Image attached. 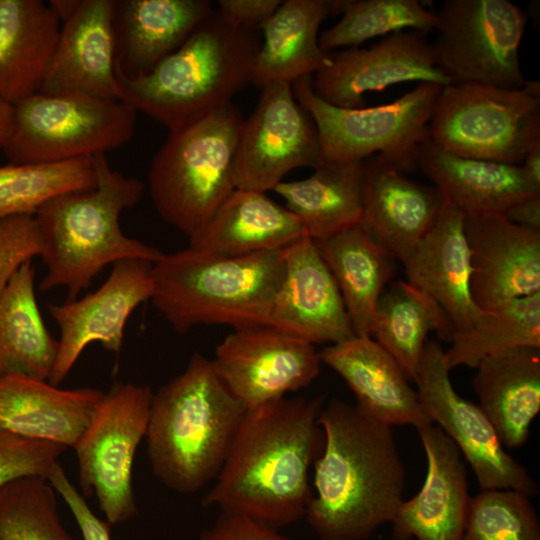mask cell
I'll return each instance as SVG.
<instances>
[{"mask_svg":"<svg viewBox=\"0 0 540 540\" xmlns=\"http://www.w3.org/2000/svg\"><path fill=\"white\" fill-rule=\"evenodd\" d=\"M0 540H76L62 523L56 491L46 479L21 477L0 491Z\"/></svg>","mask_w":540,"mask_h":540,"instance_id":"39","label":"cell"},{"mask_svg":"<svg viewBox=\"0 0 540 540\" xmlns=\"http://www.w3.org/2000/svg\"><path fill=\"white\" fill-rule=\"evenodd\" d=\"M361 225L401 263L433 225L442 196L433 186L406 176L380 155L363 160Z\"/></svg>","mask_w":540,"mask_h":540,"instance_id":"23","label":"cell"},{"mask_svg":"<svg viewBox=\"0 0 540 540\" xmlns=\"http://www.w3.org/2000/svg\"><path fill=\"white\" fill-rule=\"evenodd\" d=\"M61 21L42 0H0V100L16 105L40 92Z\"/></svg>","mask_w":540,"mask_h":540,"instance_id":"29","label":"cell"},{"mask_svg":"<svg viewBox=\"0 0 540 540\" xmlns=\"http://www.w3.org/2000/svg\"><path fill=\"white\" fill-rule=\"evenodd\" d=\"M305 235L300 220L285 206L263 192L236 188L188 246L240 256L282 250Z\"/></svg>","mask_w":540,"mask_h":540,"instance_id":"30","label":"cell"},{"mask_svg":"<svg viewBox=\"0 0 540 540\" xmlns=\"http://www.w3.org/2000/svg\"><path fill=\"white\" fill-rule=\"evenodd\" d=\"M153 391L115 382L104 393L89 425L73 447L84 497L95 495L111 525L138 512L132 482L136 450L146 436Z\"/></svg>","mask_w":540,"mask_h":540,"instance_id":"12","label":"cell"},{"mask_svg":"<svg viewBox=\"0 0 540 540\" xmlns=\"http://www.w3.org/2000/svg\"><path fill=\"white\" fill-rule=\"evenodd\" d=\"M314 241L340 290L354 334L371 336L376 307L396 272V259L361 224Z\"/></svg>","mask_w":540,"mask_h":540,"instance_id":"32","label":"cell"},{"mask_svg":"<svg viewBox=\"0 0 540 540\" xmlns=\"http://www.w3.org/2000/svg\"><path fill=\"white\" fill-rule=\"evenodd\" d=\"M92 159L95 187L60 195L34 215L42 240L40 257L47 267L39 289L63 287L67 301L76 299L109 264L125 259L155 263L164 254L126 236L119 224L122 211L141 200L144 182L113 170L106 154Z\"/></svg>","mask_w":540,"mask_h":540,"instance_id":"4","label":"cell"},{"mask_svg":"<svg viewBox=\"0 0 540 540\" xmlns=\"http://www.w3.org/2000/svg\"><path fill=\"white\" fill-rule=\"evenodd\" d=\"M137 112L121 100L37 93L14 105L9 163L59 162L106 154L129 142Z\"/></svg>","mask_w":540,"mask_h":540,"instance_id":"10","label":"cell"},{"mask_svg":"<svg viewBox=\"0 0 540 540\" xmlns=\"http://www.w3.org/2000/svg\"><path fill=\"white\" fill-rule=\"evenodd\" d=\"M153 263L125 259L113 264L104 283L81 299L49 305L60 330L57 356L48 382L57 386L69 374L84 349L93 342L119 352L126 322L154 292Z\"/></svg>","mask_w":540,"mask_h":540,"instance_id":"16","label":"cell"},{"mask_svg":"<svg viewBox=\"0 0 540 540\" xmlns=\"http://www.w3.org/2000/svg\"><path fill=\"white\" fill-rule=\"evenodd\" d=\"M42 254V240L34 215L0 219V296L26 262Z\"/></svg>","mask_w":540,"mask_h":540,"instance_id":"42","label":"cell"},{"mask_svg":"<svg viewBox=\"0 0 540 540\" xmlns=\"http://www.w3.org/2000/svg\"><path fill=\"white\" fill-rule=\"evenodd\" d=\"M470 250V290L481 310L540 292V231L502 214L464 216Z\"/></svg>","mask_w":540,"mask_h":540,"instance_id":"20","label":"cell"},{"mask_svg":"<svg viewBox=\"0 0 540 540\" xmlns=\"http://www.w3.org/2000/svg\"><path fill=\"white\" fill-rule=\"evenodd\" d=\"M14 106L0 100V149L6 145L13 126Z\"/></svg>","mask_w":540,"mask_h":540,"instance_id":"48","label":"cell"},{"mask_svg":"<svg viewBox=\"0 0 540 540\" xmlns=\"http://www.w3.org/2000/svg\"><path fill=\"white\" fill-rule=\"evenodd\" d=\"M442 86L420 83L395 101L374 107L340 108L313 90L312 76L292 84L295 98L318 129L322 160L348 162L380 155L404 173L417 168L421 146Z\"/></svg>","mask_w":540,"mask_h":540,"instance_id":"9","label":"cell"},{"mask_svg":"<svg viewBox=\"0 0 540 540\" xmlns=\"http://www.w3.org/2000/svg\"><path fill=\"white\" fill-rule=\"evenodd\" d=\"M244 117L230 103L169 132L149 172L159 216L188 238L197 233L236 189L233 161Z\"/></svg>","mask_w":540,"mask_h":540,"instance_id":"7","label":"cell"},{"mask_svg":"<svg viewBox=\"0 0 540 540\" xmlns=\"http://www.w3.org/2000/svg\"><path fill=\"white\" fill-rule=\"evenodd\" d=\"M284 274L268 326L312 345L354 335L340 290L315 241L305 235L283 249Z\"/></svg>","mask_w":540,"mask_h":540,"instance_id":"19","label":"cell"},{"mask_svg":"<svg viewBox=\"0 0 540 540\" xmlns=\"http://www.w3.org/2000/svg\"><path fill=\"white\" fill-rule=\"evenodd\" d=\"M416 163L464 216L503 214L516 202L540 194L520 165L457 156L430 141L421 146Z\"/></svg>","mask_w":540,"mask_h":540,"instance_id":"28","label":"cell"},{"mask_svg":"<svg viewBox=\"0 0 540 540\" xmlns=\"http://www.w3.org/2000/svg\"><path fill=\"white\" fill-rule=\"evenodd\" d=\"M281 3V0H219L215 9L233 26L260 30Z\"/></svg>","mask_w":540,"mask_h":540,"instance_id":"45","label":"cell"},{"mask_svg":"<svg viewBox=\"0 0 540 540\" xmlns=\"http://www.w3.org/2000/svg\"><path fill=\"white\" fill-rule=\"evenodd\" d=\"M431 43L436 66L451 84L520 89L527 80L519 48L527 17L508 0H446Z\"/></svg>","mask_w":540,"mask_h":540,"instance_id":"11","label":"cell"},{"mask_svg":"<svg viewBox=\"0 0 540 540\" xmlns=\"http://www.w3.org/2000/svg\"><path fill=\"white\" fill-rule=\"evenodd\" d=\"M319 356L346 382L365 415L390 427L432 424L398 363L371 336L354 334Z\"/></svg>","mask_w":540,"mask_h":540,"instance_id":"22","label":"cell"},{"mask_svg":"<svg viewBox=\"0 0 540 540\" xmlns=\"http://www.w3.org/2000/svg\"><path fill=\"white\" fill-rule=\"evenodd\" d=\"M199 540H292L278 529L247 517L221 513L215 523L205 529Z\"/></svg>","mask_w":540,"mask_h":540,"instance_id":"44","label":"cell"},{"mask_svg":"<svg viewBox=\"0 0 540 540\" xmlns=\"http://www.w3.org/2000/svg\"><path fill=\"white\" fill-rule=\"evenodd\" d=\"M47 481L69 507L83 540H111V525L106 520L100 519L90 509L85 497L70 481L59 462L51 468Z\"/></svg>","mask_w":540,"mask_h":540,"instance_id":"43","label":"cell"},{"mask_svg":"<svg viewBox=\"0 0 540 540\" xmlns=\"http://www.w3.org/2000/svg\"><path fill=\"white\" fill-rule=\"evenodd\" d=\"M322 162L318 129L294 96L292 85L273 83L261 89L244 119L233 161L236 188L265 193L293 169Z\"/></svg>","mask_w":540,"mask_h":540,"instance_id":"14","label":"cell"},{"mask_svg":"<svg viewBox=\"0 0 540 540\" xmlns=\"http://www.w3.org/2000/svg\"><path fill=\"white\" fill-rule=\"evenodd\" d=\"M502 215L515 225L540 231V194L516 202Z\"/></svg>","mask_w":540,"mask_h":540,"instance_id":"46","label":"cell"},{"mask_svg":"<svg viewBox=\"0 0 540 540\" xmlns=\"http://www.w3.org/2000/svg\"><path fill=\"white\" fill-rule=\"evenodd\" d=\"M336 12L342 18L319 36L320 48L328 53L405 30L427 35L437 24L436 12L418 0H340L334 1Z\"/></svg>","mask_w":540,"mask_h":540,"instance_id":"38","label":"cell"},{"mask_svg":"<svg viewBox=\"0 0 540 540\" xmlns=\"http://www.w3.org/2000/svg\"><path fill=\"white\" fill-rule=\"evenodd\" d=\"M260 30L236 27L217 10L148 74L116 75L119 100L164 125L183 128L232 103L252 80Z\"/></svg>","mask_w":540,"mask_h":540,"instance_id":"3","label":"cell"},{"mask_svg":"<svg viewBox=\"0 0 540 540\" xmlns=\"http://www.w3.org/2000/svg\"><path fill=\"white\" fill-rule=\"evenodd\" d=\"M66 449L54 442L0 431V491L21 477L38 476L47 480L51 468Z\"/></svg>","mask_w":540,"mask_h":540,"instance_id":"41","label":"cell"},{"mask_svg":"<svg viewBox=\"0 0 540 540\" xmlns=\"http://www.w3.org/2000/svg\"><path fill=\"white\" fill-rule=\"evenodd\" d=\"M449 372L441 345L427 340L413 382L432 424L437 423L459 449L481 490L511 489L537 496L535 479L506 451L480 407L456 392Z\"/></svg>","mask_w":540,"mask_h":540,"instance_id":"13","label":"cell"},{"mask_svg":"<svg viewBox=\"0 0 540 540\" xmlns=\"http://www.w3.org/2000/svg\"><path fill=\"white\" fill-rule=\"evenodd\" d=\"M283 274V249L229 256L188 246L153 263L151 301L181 334L198 325L263 326Z\"/></svg>","mask_w":540,"mask_h":540,"instance_id":"6","label":"cell"},{"mask_svg":"<svg viewBox=\"0 0 540 540\" xmlns=\"http://www.w3.org/2000/svg\"><path fill=\"white\" fill-rule=\"evenodd\" d=\"M61 21L39 93L119 100L115 75L114 0H51Z\"/></svg>","mask_w":540,"mask_h":540,"instance_id":"18","label":"cell"},{"mask_svg":"<svg viewBox=\"0 0 540 540\" xmlns=\"http://www.w3.org/2000/svg\"><path fill=\"white\" fill-rule=\"evenodd\" d=\"M515 347L540 349V292L483 310L468 330L454 334L444 360L449 371L475 369L485 357Z\"/></svg>","mask_w":540,"mask_h":540,"instance_id":"36","label":"cell"},{"mask_svg":"<svg viewBox=\"0 0 540 540\" xmlns=\"http://www.w3.org/2000/svg\"><path fill=\"white\" fill-rule=\"evenodd\" d=\"M521 163L520 166L527 177L540 188V143L528 150Z\"/></svg>","mask_w":540,"mask_h":540,"instance_id":"47","label":"cell"},{"mask_svg":"<svg viewBox=\"0 0 540 540\" xmlns=\"http://www.w3.org/2000/svg\"><path fill=\"white\" fill-rule=\"evenodd\" d=\"M103 395L91 387L61 389L47 380L0 377V431L73 448Z\"/></svg>","mask_w":540,"mask_h":540,"instance_id":"26","label":"cell"},{"mask_svg":"<svg viewBox=\"0 0 540 540\" xmlns=\"http://www.w3.org/2000/svg\"><path fill=\"white\" fill-rule=\"evenodd\" d=\"M531 497L511 489H486L471 496L461 540H540Z\"/></svg>","mask_w":540,"mask_h":540,"instance_id":"40","label":"cell"},{"mask_svg":"<svg viewBox=\"0 0 540 540\" xmlns=\"http://www.w3.org/2000/svg\"><path fill=\"white\" fill-rule=\"evenodd\" d=\"M302 223L306 235L321 240L361 223L364 198L363 160L323 161L300 180L273 189Z\"/></svg>","mask_w":540,"mask_h":540,"instance_id":"33","label":"cell"},{"mask_svg":"<svg viewBox=\"0 0 540 540\" xmlns=\"http://www.w3.org/2000/svg\"><path fill=\"white\" fill-rule=\"evenodd\" d=\"M475 369L477 405L505 448L522 447L540 411V349L503 350L482 359Z\"/></svg>","mask_w":540,"mask_h":540,"instance_id":"27","label":"cell"},{"mask_svg":"<svg viewBox=\"0 0 540 540\" xmlns=\"http://www.w3.org/2000/svg\"><path fill=\"white\" fill-rule=\"evenodd\" d=\"M402 264L407 281L437 302L455 333L468 330L482 313L470 290L464 215L445 199L433 225Z\"/></svg>","mask_w":540,"mask_h":540,"instance_id":"24","label":"cell"},{"mask_svg":"<svg viewBox=\"0 0 540 540\" xmlns=\"http://www.w3.org/2000/svg\"><path fill=\"white\" fill-rule=\"evenodd\" d=\"M212 362L246 410L309 386L322 364L315 345L268 325L232 330L216 346Z\"/></svg>","mask_w":540,"mask_h":540,"instance_id":"15","label":"cell"},{"mask_svg":"<svg viewBox=\"0 0 540 540\" xmlns=\"http://www.w3.org/2000/svg\"><path fill=\"white\" fill-rule=\"evenodd\" d=\"M31 261L14 274L0 296V377L26 376L47 380L58 340L49 333L35 295Z\"/></svg>","mask_w":540,"mask_h":540,"instance_id":"34","label":"cell"},{"mask_svg":"<svg viewBox=\"0 0 540 540\" xmlns=\"http://www.w3.org/2000/svg\"><path fill=\"white\" fill-rule=\"evenodd\" d=\"M426 461L421 489L400 505L392 525L393 540H461L470 500L465 461L438 427L417 429Z\"/></svg>","mask_w":540,"mask_h":540,"instance_id":"21","label":"cell"},{"mask_svg":"<svg viewBox=\"0 0 540 540\" xmlns=\"http://www.w3.org/2000/svg\"><path fill=\"white\" fill-rule=\"evenodd\" d=\"M409 81L451 84L435 64L431 42L414 30L390 34L369 48L331 53L330 64L312 76V87L331 105L362 108L365 93Z\"/></svg>","mask_w":540,"mask_h":540,"instance_id":"17","label":"cell"},{"mask_svg":"<svg viewBox=\"0 0 540 540\" xmlns=\"http://www.w3.org/2000/svg\"><path fill=\"white\" fill-rule=\"evenodd\" d=\"M92 157L0 166V219L35 215L52 199L95 187Z\"/></svg>","mask_w":540,"mask_h":540,"instance_id":"37","label":"cell"},{"mask_svg":"<svg viewBox=\"0 0 540 540\" xmlns=\"http://www.w3.org/2000/svg\"><path fill=\"white\" fill-rule=\"evenodd\" d=\"M213 10L207 0H114L115 74H148Z\"/></svg>","mask_w":540,"mask_h":540,"instance_id":"25","label":"cell"},{"mask_svg":"<svg viewBox=\"0 0 540 540\" xmlns=\"http://www.w3.org/2000/svg\"><path fill=\"white\" fill-rule=\"evenodd\" d=\"M333 13V1H282L260 27L262 42L251 84L260 89L273 83L292 85L328 66L331 53L320 48L318 32Z\"/></svg>","mask_w":540,"mask_h":540,"instance_id":"31","label":"cell"},{"mask_svg":"<svg viewBox=\"0 0 540 540\" xmlns=\"http://www.w3.org/2000/svg\"><path fill=\"white\" fill-rule=\"evenodd\" d=\"M432 331L450 342L455 334L445 312L428 294L408 281L390 282L378 301L371 337L392 356L410 382Z\"/></svg>","mask_w":540,"mask_h":540,"instance_id":"35","label":"cell"},{"mask_svg":"<svg viewBox=\"0 0 540 540\" xmlns=\"http://www.w3.org/2000/svg\"><path fill=\"white\" fill-rule=\"evenodd\" d=\"M324 446L314 462L305 519L320 540H367L391 524L406 472L392 427L333 398L319 416Z\"/></svg>","mask_w":540,"mask_h":540,"instance_id":"2","label":"cell"},{"mask_svg":"<svg viewBox=\"0 0 540 540\" xmlns=\"http://www.w3.org/2000/svg\"><path fill=\"white\" fill-rule=\"evenodd\" d=\"M245 413L212 359L195 353L152 397L145 438L155 476L178 493L200 490L218 475Z\"/></svg>","mask_w":540,"mask_h":540,"instance_id":"5","label":"cell"},{"mask_svg":"<svg viewBox=\"0 0 540 540\" xmlns=\"http://www.w3.org/2000/svg\"><path fill=\"white\" fill-rule=\"evenodd\" d=\"M324 395L281 398L246 413L204 507L280 529L305 517L309 471L324 446Z\"/></svg>","mask_w":540,"mask_h":540,"instance_id":"1","label":"cell"},{"mask_svg":"<svg viewBox=\"0 0 540 540\" xmlns=\"http://www.w3.org/2000/svg\"><path fill=\"white\" fill-rule=\"evenodd\" d=\"M429 141L465 158L520 165L540 143V84L520 89L443 86L428 124Z\"/></svg>","mask_w":540,"mask_h":540,"instance_id":"8","label":"cell"}]
</instances>
